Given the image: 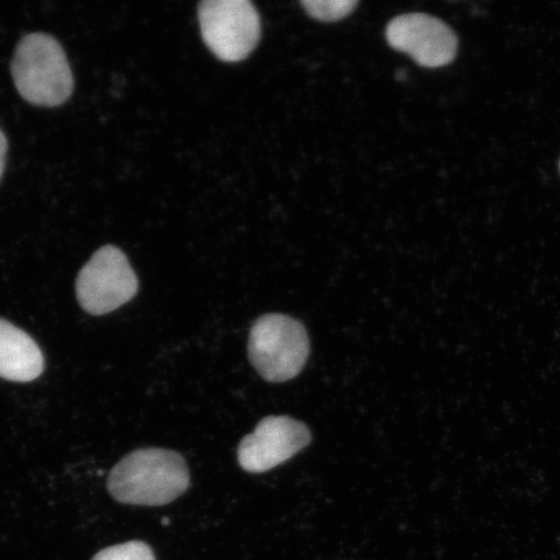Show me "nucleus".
Returning <instances> with one entry per match:
<instances>
[{
	"mask_svg": "<svg viewBox=\"0 0 560 560\" xmlns=\"http://www.w3.org/2000/svg\"><path fill=\"white\" fill-rule=\"evenodd\" d=\"M7 151H9V140H7L4 132L0 129V179L4 173Z\"/></svg>",
	"mask_w": 560,
	"mask_h": 560,
	"instance_id": "9b49d317",
	"label": "nucleus"
},
{
	"mask_svg": "<svg viewBox=\"0 0 560 560\" xmlns=\"http://www.w3.org/2000/svg\"><path fill=\"white\" fill-rule=\"evenodd\" d=\"M311 353L310 336L303 324L284 314H266L252 326L248 355L266 382L293 380Z\"/></svg>",
	"mask_w": 560,
	"mask_h": 560,
	"instance_id": "7ed1b4c3",
	"label": "nucleus"
},
{
	"mask_svg": "<svg viewBox=\"0 0 560 560\" xmlns=\"http://www.w3.org/2000/svg\"><path fill=\"white\" fill-rule=\"evenodd\" d=\"M93 560H156V558L150 545L143 541H129L101 550Z\"/></svg>",
	"mask_w": 560,
	"mask_h": 560,
	"instance_id": "9d476101",
	"label": "nucleus"
},
{
	"mask_svg": "<svg viewBox=\"0 0 560 560\" xmlns=\"http://www.w3.org/2000/svg\"><path fill=\"white\" fill-rule=\"evenodd\" d=\"M44 370L45 357L37 342L11 322L0 318V377L30 383Z\"/></svg>",
	"mask_w": 560,
	"mask_h": 560,
	"instance_id": "6e6552de",
	"label": "nucleus"
},
{
	"mask_svg": "<svg viewBox=\"0 0 560 560\" xmlns=\"http://www.w3.org/2000/svg\"><path fill=\"white\" fill-rule=\"evenodd\" d=\"M385 35L390 47L425 68L451 65L457 54L458 40L451 27L425 13H408L392 20Z\"/></svg>",
	"mask_w": 560,
	"mask_h": 560,
	"instance_id": "0eeeda50",
	"label": "nucleus"
},
{
	"mask_svg": "<svg viewBox=\"0 0 560 560\" xmlns=\"http://www.w3.org/2000/svg\"><path fill=\"white\" fill-rule=\"evenodd\" d=\"M303 4L307 15L315 20L334 23L346 19L359 5L357 0H304Z\"/></svg>",
	"mask_w": 560,
	"mask_h": 560,
	"instance_id": "1a4fd4ad",
	"label": "nucleus"
},
{
	"mask_svg": "<svg viewBox=\"0 0 560 560\" xmlns=\"http://www.w3.org/2000/svg\"><path fill=\"white\" fill-rule=\"evenodd\" d=\"M202 39L225 62L247 59L261 37V21L249 0H206L199 5Z\"/></svg>",
	"mask_w": 560,
	"mask_h": 560,
	"instance_id": "20e7f679",
	"label": "nucleus"
},
{
	"mask_svg": "<svg viewBox=\"0 0 560 560\" xmlns=\"http://www.w3.org/2000/svg\"><path fill=\"white\" fill-rule=\"evenodd\" d=\"M138 277L128 257L115 245L97 249L75 280L77 300L93 315L115 312L136 298Z\"/></svg>",
	"mask_w": 560,
	"mask_h": 560,
	"instance_id": "39448f33",
	"label": "nucleus"
},
{
	"mask_svg": "<svg viewBox=\"0 0 560 560\" xmlns=\"http://www.w3.org/2000/svg\"><path fill=\"white\" fill-rule=\"evenodd\" d=\"M311 441V431L304 423L289 417H268L243 439L237 459L243 470L262 474L291 459Z\"/></svg>",
	"mask_w": 560,
	"mask_h": 560,
	"instance_id": "423d86ee",
	"label": "nucleus"
},
{
	"mask_svg": "<svg viewBox=\"0 0 560 560\" xmlns=\"http://www.w3.org/2000/svg\"><path fill=\"white\" fill-rule=\"evenodd\" d=\"M11 72L19 94L38 107H59L73 94L74 79L67 54L50 34L33 33L21 39Z\"/></svg>",
	"mask_w": 560,
	"mask_h": 560,
	"instance_id": "f03ea898",
	"label": "nucleus"
},
{
	"mask_svg": "<svg viewBox=\"0 0 560 560\" xmlns=\"http://www.w3.org/2000/svg\"><path fill=\"white\" fill-rule=\"evenodd\" d=\"M190 472L180 454L149 447L118 462L107 481L108 492L125 505L164 506L186 493Z\"/></svg>",
	"mask_w": 560,
	"mask_h": 560,
	"instance_id": "f257e3e1",
	"label": "nucleus"
}]
</instances>
